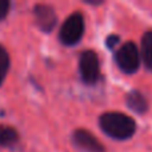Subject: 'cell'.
Here are the masks:
<instances>
[{
    "label": "cell",
    "instance_id": "obj_1",
    "mask_svg": "<svg viewBox=\"0 0 152 152\" xmlns=\"http://www.w3.org/2000/svg\"><path fill=\"white\" fill-rule=\"evenodd\" d=\"M99 124L104 134L116 140L129 139L136 131L135 120L121 112L103 113L99 118Z\"/></svg>",
    "mask_w": 152,
    "mask_h": 152
},
{
    "label": "cell",
    "instance_id": "obj_2",
    "mask_svg": "<svg viewBox=\"0 0 152 152\" xmlns=\"http://www.w3.org/2000/svg\"><path fill=\"white\" fill-rule=\"evenodd\" d=\"M84 34V18L80 12H74L64 20L59 32V39L66 45H74Z\"/></svg>",
    "mask_w": 152,
    "mask_h": 152
},
{
    "label": "cell",
    "instance_id": "obj_3",
    "mask_svg": "<svg viewBox=\"0 0 152 152\" xmlns=\"http://www.w3.org/2000/svg\"><path fill=\"white\" fill-rule=\"evenodd\" d=\"M115 60L118 67L126 74H134L140 66V53L134 42H127L116 51Z\"/></svg>",
    "mask_w": 152,
    "mask_h": 152
},
{
    "label": "cell",
    "instance_id": "obj_4",
    "mask_svg": "<svg viewBox=\"0 0 152 152\" xmlns=\"http://www.w3.org/2000/svg\"><path fill=\"white\" fill-rule=\"evenodd\" d=\"M79 71H80L81 80L86 84H95L100 79V63L95 51L86 50L80 53Z\"/></svg>",
    "mask_w": 152,
    "mask_h": 152
},
{
    "label": "cell",
    "instance_id": "obj_5",
    "mask_svg": "<svg viewBox=\"0 0 152 152\" xmlns=\"http://www.w3.org/2000/svg\"><path fill=\"white\" fill-rule=\"evenodd\" d=\"M72 140H74L76 147L80 148L81 151H86V152H104L105 151L104 145L99 142V139L84 128L75 129L74 134H72Z\"/></svg>",
    "mask_w": 152,
    "mask_h": 152
},
{
    "label": "cell",
    "instance_id": "obj_6",
    "mask_svg": "<svg viewBox=\"0 0 152 152\" xmlns=\"http://www.w3.org/2000/svg\"><path fill=\"white\" fill-rule=\"evenodd\" d=\"M34 15L35 21H36L37 27L44 32H50L56 26V13L53 8L48 4H36L34 8Z\"/></svg>",
    "mask_w": 152,
    "mask_h": 152
},
{
    "label": "cell",
    "instance_id": "obj_7",
    "mask_svg": "<svg viewBox=\"0 0 152 152\" xmlns=\"http://www.w3.org/2000/svg\"><path fill=\"white\" fill-rule=\"evenodd\" d=\"M128 108H131L136 113H144L148 110V102L144 95L139 91H131L126 97Z\"/></svg>",
    "mask_w": 152,
    "mask_h": 152
},
{
    "label": "cell",
    "instance_id": "obj_8",
    "mask_svg": "<svg viewBox=\"0 0 152 152\" xmlns=\"http://www.w3.org/2000/svg\"><path fill=\"white\" fill-rule=\"evenodd\" d=\"M142 58L145 67L152 69V31H148L142 37Z\"/></svg>",
    "mask_w": 152,
    "mask_h": 152
},
{
    "label": "cell",
    "instance_id": "obj_9",
    "mask_svg": "<svg viewBox=\"0 0 152 152\" xmlns=\"http://www.w3.org/2000/svg\"><path fill=\"white\" fill-rule=\"evenodd\" d=\"M19 140V135L12 127L0 124V147H11Z\"/></svg>",
    "mask_w": 152,
    "mask_h": 152
},
{
    "label": "cell",
    "instance_id": "obj_10",
    "mask_svg": "<svg viewBox=\"0 0 152 152\" xmlns=\"http://www.w3.org/2000/svg\"><path fill=\"white\" fill-rule=\"evenodd\" d=\"M10 69V55L3 45H0V84L3 83L5 75Z\"/></svg>",
    "mask_w": 152,
    "mask_h": 152
},
{
    "label": "cell",
    "instance_id": "obj_11",
    "mask_svg": "<svg viewBox=\"0 0 152 152\" xmlns=\"http://www.w3.org/2000/svg\"><path fill=\"white\" fill-rule=\"evenodd\" d=\"M10 7H11V3L8 0H0V20L7 16Z\"/></svg>",
    "mask_w": 152,
    "mask_h": 152
},
{
    "label": "cell",
    "instance_id": "obj_12",
    "mask_svg": "<svg viewBox=\"0 0 152 152\" xmlns=\"http://www.w3.org/2000/svg\"><path fill=\"white\" fill-rule=\"evenodd\" d=\"M119 40H120V37H119L118 35H110V36L107 37V40H105V43H107V47L108 48H113L119 43Z\"/></svg>",
    "mask_w": 152,
    "mask_h": 152
}]
</instances>
